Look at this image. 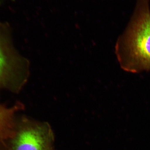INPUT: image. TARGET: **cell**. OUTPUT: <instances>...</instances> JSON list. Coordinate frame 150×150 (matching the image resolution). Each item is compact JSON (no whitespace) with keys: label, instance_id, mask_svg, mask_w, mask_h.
Returning <instances> with one entry per match:
<instances>
[{"label":"cell","instance_id":"cell-1","mask_svg":"<svg viewBox=\"0 0 150 150\" xmlns=\"http://www.w3.org/2000/svg\"><path fill=\"white\" fill-rule=\"evenodd\" d=\"M149 1L137 0L131 21L115 45L118 62L127 72L150 70Z\"/></svg>","mask_w":150,"mask_h":150},{"label":"cell","instance_id":"cell-2","mask_svg":"<svg viewBox=\"0 0 150 150\" xmlns=\"http://www.w3.org/2000/svg\"><path fill=\"white\" fill-rule=\"evenodd\" d=\"M54 136L47 122L17 118L13 129L0 143V150H55Z\"/></svg>","mask_w":150,"mask_h":150},{"label":"cell","instance_id":"cell-3","mask_svg":"<svg viewBox=\"0 0 150 150\" xmlns=\"http://www.w3.org/2000/svg\"><path fill=\"white\" fill-rule=\"evenodd\" d=\"M29 65L15 49L9 28L0 22V89L20 91L29 77Z\"/></svg>","mask_w":150,"mask_h":150},{"label":"cell","instance_id":"cell-4","mask_svg":"<svg viewBox=\"0 0 150 150\" xmlns=\"http://www.w3.org/2000/svg\"><path fill=\"white\" fill-rule=\"evenodd\" d=\"M23 108L20 103L11 108L0 104V143L10 134L16 120V114Z\"/></svg>","mask_w":150,"mask_h":150}]
</instances>
